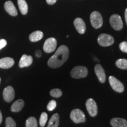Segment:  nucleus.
Listing matches in <instances>:
<instances>
[{
  "instance_id": "1",
  "label": "nucleus",
  "mask_w": 127,
  "mask_h": 127,
  "mask_svg": "<svg viewBox=\"0 0 127 127\" xmlns=\"http://www.w3.org/2000/svg\"><path fill=\"white\" fill-rule=\"evenodd\" d=\"M69 57V50L65 45H61L48 61V65L51 68H58L67 61Z\"/></svg>"
},
{
  "instance_id": "2",
  "label": "nucleus",
  "mask_w": 127,
  "mask_h": 127,
  "mask_svg": "<svg viewBox=\"0 0 127 127\" xmlns=\"http://www.w3.org/2000/svg\"><path fill=\"white\" fill-rule=\"evenodd\" d=\"M88 75V69L84 66H77L71 71V76L75 79L82 78Z\"/></svg>"
},
{
  "instance_id": "3",
  "label": "nucleus",
  "mask_w": 127,
  "mask_h": 127,
  "mask_svg": "<svg viewBox=\"0 0 127 127\" xmlns=\"http://www.w3.org/2000/svg\"><path fill=\"white\" fill-rule=\"evenodd\" d=\"M70 118L71 120L76 124L85 123L86 121L85 114L79 109H73L71 112Z\"/></svg>"
},
{
  "instance_id": "4",
  "label": "nucleus",
  "mask_w": 127,
  "mask_h": 127,
  "mask_svg": "<svg viewBox=\"0 0 127 127\" xmlns=\"http://www.w3.org/2000/svg\"><path fill=\"white\" fill-rule=\"evenodd\" d=\"M90 21L91 25L95 29H98L102 27L103 20L102 16L98 11H94L90 15Z\"/></svg>"
},
{
  "instance_id": "5",
  "label": "nucleus",
  "mask_w": 127,
  "mask_h": 127,
  "mask_svg": "<svg viewBox=\"0 0 127 127\" xmlns=\"http://www.w3.org/2000/svg\"><path fill=\"white\" fill-rule=\"evenodd\" d=\"M98 42L102 47H108L114 43V39L110 35L101 34L98 36Z\"/></svg>"
},
{
  "instance_id": "6",
  "label": "nucleus",
  "mask_w": 127,
  "mask_h": 127,
  "mask_svg": "<svg viewBox=\"0 0 127 127\" xmlns=\"http://www.w3.org/2000/svg\"><path fill=\"white\" fill-rule=\"evenodd\" d=\"M109 23L113 29L116 31H120L123 28V23L122 19L119 15L114 14L111 15L109 19Z\"/></svg>"
},
{
  "instance_id": "7",
  "label": "nucleus",
  "mask_w": 127,
  "mask_h": 127,
  "mask_svg": "<svg viewBox=\"0 0 127 127\" xmlns=\"http://www.w3.org/2000/svg\"><path fill=\"white\" fill-rule=\"evenodd\" d=\"M57 45V41L54 38H49L44 42L43 50L46 53H51L55 50Z\"/></svg>"
},
{
  "instance_id": "8",
  "label": "nucleus",
  "mask_w": 127,
  "mask_h": 127,
  "mask_svg": "<svg viewBox=\"0 0 127 127\" xmlns=\"http://www.w3.org/2000/svg\"><path fill=\"white\" fill-rule=\"evenodd\" d=\"M109 82L112 88L117 93H121L124 91L123 84L113 76H110L109 77Z\"/></svg>"
},
{
  "instance_id": "9",
  "label": "nucleus",
  "mask_w": 127,
  "mask_h": 127,
  "mask_svg": "<svg viewBox=\"0 0 127 127\" xmlns=\"http://www.w3.org/2000/svg\"><path fill=\"white\" fill-rule=\"evenodd\" d=\"M85 105L90 115L93 117H96L98 114V107L96 103L94 100L92 98L88 99Z\"/></svg>"
},
{
  "instance_id": "10",
  "label": "nucleus",
  "mask_w": 127,
  "mask_h": 127,
  "mask_svg": "<svg viewBox=\"0 0 127 127\" xmlns=\"http://www.w3.org/2000/svg\"><path fill=\"white\" fill-rule=\"evenodd\" d=\"M3 98L6 102H11L15 98V91L13 87L8 86L3 91Z\"/></svg>"
},
{
  "instance_id": "11",
  "label": "nucleus",
  "mask_w": 127,
  "mask_h": 127,
  "mask_svg": "<svg viewBox=\"0 0 127 127\" xmlns=\"http://www.w3.org/2000/svg\"><path fill=\"white\" fill-rule=\"evenodd\" d=\"M95 72L97 76L98 80L101 83H104L106 81V75L104 68L100 64H96L94 68Z\"/></svg>"
},
{
  "instance_id": "12",
  "label": "nucleus",
  "mask_w": 127,
  "mask_h": 127,
  "mask_svg": "<svg viewBox=\"0 0 127 127\" xmlns=\"http://www.w3.org/2000/svg\"><path fill=\"white\" fill-rule=\"evenodd\" d=\"M74 25L79 34H83L86 31V25L83 20L80 18H77L74 21Z\"/></svg>"
},
{
  "instance_id": "13",
  "label": "nucleus",
  "mask_w": 127,
  "mask_h": 127,
  "mask_svg": "<svg viewBox=\"0 0 127 127\" xmlns=\"http://www.w3.org/2000/svg\"><path fill=\"white\" fill-rule=\"evenodd\" d=\"M33 62V58L31 55L24 54L21 57L19 62V66L20 68L28 67L31 65Z\"/></svg>"
},
{
  "instance_id": "14",
  "label": "nucleus",
  "mask_w": 127,
  "mask_h": 127,
  "mask_svg": "<svg viewBox=\"0 0 127 127\" xmlns=\"http://www.w3.org/2000/svg\"><path fill=\"white\" fill-rule=\"evenodd\" d=\"M14 60L10 57H5L0 59V68L8 69L14 65Z\"/></svg>"
},
{
  "instance_id": "15",
  "label": "nucleus",
  "mask_w": 127,
  "mask_h": 127,
  "mask_svg": "<svg viewBox=\"0 0 127 127\" xmlns=\"http://www.w3.org/2000/svg\"><path fill=\"white\" fill-rule=\"evenodd\" d=\"M4 8L5 11L8 13L9 15L15 17L18 14L17 9L12 1H7V2L4 4Z\"/></svg>"
},
{
  "instance_id": "16",
  "label": "nucleus",
  "mask_w": 127,
  "mask_h": 127,
  "mask_svg": "<svg viewBox=\"0 0 127 127\" xmlns=\"http://www.w3.org/2000/svg\"><path fill=\"white\" fill-rule=\"evenodd\" d=\"M110 123L112 127H127V121L123 118H112Z\"/></svg>"
},
{
  "instance_id": "17",
  "label": "nucleus",
  "mask_w": 127,
  "mask_h": 127,
  "mask_svg": "<svg viewBox=\"0 0 127 127\" xmlns=\"http://www.w3.org/2000/svg\"><path fill=\"white\" fill-rule=\"evenodd\" d=\"M24 106V101L23 99H18L14 102L11 107V111L12 112H18L23 108Z\"/></svg>"
},
{
  "instance_id": "18",
  "label": "nucleus",
  "mask_w": 127,
  "mask_h": 127,
  "mask_svg": "<svg viewBox=\"0 0 127 127\" xmlns=\"http://www.w3.org/2000/svg\"><path fill=\"white\" fill-rule=\"evenodd\" d=\"M44 34L42 31H36L33 32L30 35L29 39L31 42H37L43 38Z\"/></svg>"
},
{
  "instance_id": "19",
  "label": "nucleus",
  "mask_w": 127,
  "mask_h": 127,
  "mask_svg": "<svg viewBox=\"0 0 127 127\" xmlns=\"http://www.w3.org/2000/svg\"><path fill=\"white\" fill-rule=\"evenodd\" d=\"M60 123V117L58 114H54L49 121L47 127H58Z\"/></svg>"
},
{
  "instance_id": "20",
  "label": "nucleus",
  "mask_w": 127,
  "mask_h": 127,
  "mask_svg": "<svg viewBox=\"0 0 127 127\" xmlns=\"http://www.w3.org/2000/svg\"><path fill=\"white\" fill-rule=\"evenodd\" d=\"M19 8L23 15H26L28 12V5L25 0H18Z\"/></svg>"
},
{
  "instance_id": "21",
  "label": "nucleus",
  "mask_w": 127,
  "mask_h": 127,
  "mask_svg": "<svg viewBox=\"0 0 127 127\" xmlns=\"http://www.w3.org/2000/svg\"><path fill=\"white\" fill-rule=\"evenodd\" d=\"M115 64L120 69H127V60L126 59H119L116 61Z\"/></svg>"
},
{
  "instance_id": "22",
  "label": "nucleus",
  "mask_w": 127,
  "mask_h": 127,
  "mask_svg": "<svg viewBox=\"0 0 127 127\" xmlns=\"http://www.w3.org/2000/svg\"><path fill=\"white\" fill-rule=\"evenodd\" d=\"M26 127H38L36 119L33 117L28 118L26 121Z\"/></svg>"
},
{
  "instance_id": "23",
  "label": "nucleus",
  "mask_w": 127,
  "mask_h": 127,
  "mask_svg": "<svg viewBox=\"0 0 127 127\" xmlns=\"http://www.w3.org/2000/svg\"><path fill=\"white\" fill-rule=\"evenodd\" d=\"M48 120V115L46 112H44L41 114L40 118H39V125L41 127H44L47 123Z\"/></svg>"
},
{
  "instance_id": "24",
  "label": "nucleus",
  "mask_w": 127,
  "mask_h": 127,
  "mask_svg": "<svg viewBox=\"0 0 127 127\" xmlns=\"http://www.w3.org/2000/svg\"><path fill=\"white\" fill-rule=\"evenodd\" d=\"M62 94H63V93L60 89H53L50 91V95L52 97L59 98L61 96Z\"/></svg>"
},
{
  "instance_id": "25",
  "label": "nucleus",
  "mask_w": 127,
  "mask_h": 127,
  "mask_svg": "<svg viewBox=\"0 0 127 127\" xmlns=\"http://www.w3.org/2000/svg\"><path fill=\"white\" fill-rule=\"evenodd\" d=\"M6 127H16V123L11 117H8L5 121Z\"/></svg>"
},
{
  "instance_id": "26",
  "label": "nucleus",
  "mask_w": 127,
  "mask_h": 127,
  "mask_svg": "<svg viewBox=\"0 0 127 127\" xmlns=\"http://www.w3.org/2000/svg\"><path fill=\"white\" fill-rule=\"evenodd\" d=\"M57 107V102L55 100H51L47 105V109L50 111H52Z\"/></svg>"
},
{
  "instance_id": "27",
  "label": "nucleus",
  "mask_w": 127,
  "mask_h": 127,
  "mask_svg": "<svg viewBox=\"0 0 127 127\" xmlns=\"http://www.w3.org/2000/svg\"><path fill=\"white\" fill-rule=\"evenodd\" d=\"M119 47H120V50L122 51L127 53V42H126V41L122 42L121 43H120Z\"/></svg>"
},
{
  "instance_id": "28",
  "label": "nucleus",
  "mask_w": 127,
  "mask_h": 127,
  "mask_svg": "<svg viewBox=\"0 0 127 127\" xmlns=\"http://www.w3.org/2000/svg\"><path fill=\"white\" fill-rule=\"evenodd\" d=\"M7 41L4 39H0V50L7 45Z\"/></svg>"
},
{
  "instance_id": "29",
  "label": "nucleus",
  "mask_w": 127,
  "mask_h": 127,
  "mask_svg": "<svg viewBox=\"0 0 127 127\" xmlns=\"http://www.w3.org/2000/svg\"><path fill=\"white\" fill-rule=\"evenodd\" d=\"M46 1L49 5H53L56 2L57 0H46Z\"/></svg>"
},
{
  "instance_id": "30",
  "label": "nucleus",
  "mask_w": 127,
  "mask_h": 127,
  "mask_svg": "<svg viewBox=\"0 0 127 127\" xmlns=\"http://www.w3.org/2000/svg\"><path fill=\"white\" fill-rule=\"evenodd\" d=\"M35 56L38 58H39V57H41V51L39 50H36L35 51Z\"/></svg>"
},
{
  "instance_id": "31",
  "label": "nucleus",
  "mask_w": 127,
  "mask_h": 127,
  "mask_svg": "<svg viewBox=\"0 0 127 127\" xmlns=\"http://www.w3.org/2000/svg\"><path fill=\"white\" fill-rule=\"evenodd\" d=\"M125 21H126V24L127 25V8L125 9Z\"/></svg>"
},
{
  "instance_id": "32",
  "label": "nucleus",
  "mask_w": 127,
  "mask_h": 127,
  "mask_svg": "<svg viewBox=\"0 0 127 127\" xmlns=\"http://www.w3.org/2000/svg\"><path fill=\"white\" fill-rule=\"evenodd\" d=\"M2 121V113H1V111H0V124H1V123Z\"/></svg>"
},
{
  "instance_id": "33",
  "label": "nucleus",
  "mask_w": 127,
  "mask_h": 127,
  "mask_svg": "<svg viewBox=\"0 0 127 127\" xmlns=\"http://www.w3.org/2000/svg\"><path fill=\"white\" fill-rule=\"evenodd\" d=\"M0 82H1V78H0Z\"/></svg>"
}]
</instances>
